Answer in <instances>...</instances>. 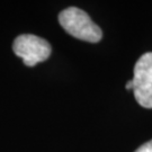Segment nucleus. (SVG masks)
<instances>
[{
	"label": "nucleus",
	"instance_id": "39448f33",
	"mask_svg": "<svg viewBox=\"0 0 152 152\" xmlns=\"http://www.w3.org/2000/svg\"><path fill=\"white\" fill-rule=\"evenodd\" d=\"M125 88H126L127 90H133V81H132V80H129V81L126 82Z\"/></svg>",
	"mask_w": 152,
	"mask_h": 152
},
{
	"label": "nucleus",
	"instance_id": "7ed1b4c3",
	"mask_svg": "<svg viewBox=\"0 0 152 152\" xmlns=\"http://www.w3.org/2000/svg\"><path fill=\"white\" fill-rule=\"evenodd\" d=\"M133 92L139 105L152 108V52L143 54L134 66Z\"/></svg>",
	"mask_w": 152,
	"mask_h": 152
},
{
	"label": "nucleus",
	"instance_id": "20e7f679",
	"mask_svg": "<svg viewBox=\"0 0 152 152\" xmlns=\"http://www.w3.org/2000/svg\"><path fill=\"white\" fill-rule=\"evenodd\" d=\"M134 152H152V140L149 142L142 144L141 147H139Z\"/></svg>",
	"mask_w": 152,
	"mask_h": 152
},
{
	"label": "nucleus",
	"instance_id": "f257e3e1",
	"mask_svg": "<svg viewBox=\"0 0 152 152\" xmlns=\"http://www.w3.org/2000/svg\"><path fill=\"white\" fill-rule=\"evenodd\" d=\"M59 23L71 36L89 43H97L103 37V32L86 11L77 7H69L59 14Z\"/></svg>",
	"mask_w": 152,
	"mask_h": 152
},
{
	"label": "nucleus",
	"instance_id": "f03ea898",
	"mask_svg": "<svg viewBox=\"0 0 152 152\" xmlns=\"http://www.w3.org/2000/svg\"><path fill=\"white\" fill-rule=\"evenodd\" d=\"M12 50L27 66H34L39 62L48 60L52 51L48 41L33 34H23L16 37L12 44Z\"/></svg>",
	"mask_w": 152,
	"mask_h": 152
}]
</instances>
